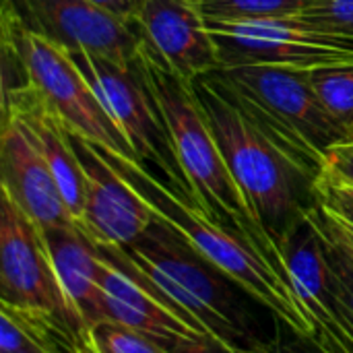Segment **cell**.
Listing matches in <instances>:
<instances>
[{
	"mask_svg": "<svg viewBox=\"0 0 353 353\" xmlns=\"http://www.w3.org/2000/svg\"><path fill=\"white\" fill-rule=\"evenodd\" d=\"M316 230L323 236L327 261H329V265H331V269H333V273H335V277L339 281L341 294H343V298H345V302H347V306H350V310H352L353 314V254L341 242H337L333 236L323 232L319 225H316Z\"/></svg>",
	"mask_w": 353,
	"mask_h": 353,
	"instance_id": "cell-23",
	"label": "cell"
},
{
	"mask_svg": "<svg viewBox=\"0 0 353 353\" xmlns=\"http://www.w3.org/2000/svg\"><path fill=\"white\" fill-rule=\"evenodd\" d=\"M316 199L327 213H331L335 219L353 228V188L319 178Z\"/></svg>",
	"mask_w": 353,
	"mask_h": 353,
	"instance_id": "cell-24",
	"label": "cell"
},
{
	"mask_svg": "<svg viewBox=\"0 0 353 353\" xmlns=\"http://www.w3.org/2000/svg\"><path fill=\"white\" fill-rule=\"evenodd\" d=\"M230 99L312 178H321L331 147L352 141L319 97L310 70L250 64L211 72Z\"/></svg>",
	"mask_w": 353,
	"mask_h": 353,
	"instance_id": "cell-4",
	"label": "cell"
},
{
	"mask_svg": "<svg viewBox=\"0 0 353 353\" xmlns=\"http://www.w3.org/2000/svg\"><path fill=\"white\" fill-rule=\"evenodd\" d=\"M87 353H93V352H91V347H89V350H87Z\"/></svg>",
	"mask_w": 353,
	"mask_h": 353,
	"instance_id": "cell-29",
	"label": "cell"
},
{
	"mask_svg": "<svg viewBox=\"0 0 353 353\" xmlns=\"http://www.w3.org/2000/svg\"><path fill=\"white\" fill-rule=\"evenodd\" d=\"M323 180L353 188V139L329 149L323 163Z\"/></svg>",
	"mask_w": 353,
	"mask_h": 353,
	"instance_id": "cell-25",
	"label": "cell"
},
{
	"mask_svg": "<svg viewBox=\"0 0 353 353\" xmlns=\"http://www.w3.org/2000/svg\"><path fill=\"white\" fill-rule=\"evenodd\" d=\"M137 27L145 41L184 81L221 68V58L196 0H145Z\"/></svg>",
	"mask_w": 353,
	"mask_h": 353,
	"instance_id": "cell-14",
	"label": "cell"
},
{
	"mask_svg": "<svg viewBox=\"0 0 353 353\" xmlns=\"http://www.w3.org/2000/svg\"><path fill=\"white\" fill-rule=\"evenodd\" d=\"M89 2L103 8L110 14L126 21V23L137 25V19L141 14V8H143L145 0H89Z\"/></svg>",
	"mask_w": 353,
	"mask_h": 353,
	"instance_id": "cell-28",
	"label": "cell"
},
{
	"mask_svg": "<svg viewBox=\"0 0 353 353\" xmlns=\"http://www.w3.org/2000/svg\"><path fill=\"white\" fill-rule=\"evenodd\" d=\"M2 39L17 50L27 83L46 99L50 110L72 134L124 159L139 161L124 132L110 118L87 77L66 50L25 29L4 8Z\"/></svg>",
	"mask_w": 353,
	"mask_h": 353,
	"instance_id": "cell-6",
	"label": "cell"
},
{
	"mask_svg": "<svg viewBox=\"0 0 353 353\" xmlns=\"http://www.w3.org/2000/svg\"><path fill=\"white\" fill-rule=\"evenodd\" d=\"M118 248L168 298L201 323L215 341L234 352H271L256 335L250 314L232 292V285L238 283L196 252L165 219L155 215L134 242Z\"/></svg>",
	"mask_w": 353,
	"mask_h": 353,
	"instance_id": "cell-5",
	"label": "cell"
},
{
	"mask_svg": "<svg viewBox=\"0 0 353 353\" xmlns=\"http://www.w3.org/2000/svg\"><path fill=\"white\" fill-rule=\"evenodd\" d=\"M0 172L2 192L8 194L14 205L39 225V230L77 223L62 199L48 161L25 126L10 112H2Z\"/></svg>",
	"mask_w": 353,
	"mask_h": 353,
	"instance_id": "cell-13",
	"label": "cell"
},
{
	"mask_svg": "<svg viewBox=\"0 0 353 353\" xmlns=\"http://www.w3.org/2000/svg\"><path fill=\"white\" fill-rule=\"evenodd\" d=\"M219 50L221 68L267 64L316 70L353 62V37L325 29L302 14L250 21H207Z\"/></svg>",
	"mask_w": 353,
	"mask_h": 353,
	"instance_id": "cell-8",
	"label": "cell"
},
{
	"mask_svg": "<svg viewBox=\"0 0 353 353\" xmlns=\"http://www.w3.org/2000/svg\"><path fill=\"white\" fill-rule=\"evenodd\" d=\"M139 62L168 124L176 157L192 190L196 207H201L217 223L248 240L290 281L283 256L254 219L225 163L207 112L196 95L194 83L178 77L145 41V37L139 52Z\"/></svg>",
	"mask_w": 353,
	"mask_h": 353,
	"instance_id": "cell-1",
	"label": "cell"
},
{
	"mask_svg": "<svg viewBox=\"0 0 353 353\" xmlns=\"http://www.w3.org/2000/svg\"><path fill=\"white\" fill-rule=\"evenodd\" d=\"M281 256L310 321L314 345L323 353H353V314L327 261L325 242L310 211L283 240Z\"/></svg>",
	"mask_w": 353,
	"mask_h": 353,
	"instance_id": "cell-10",
	"label": "cell"
},
{
	"mask_svg": "<svg viewBox=\"0 0 353 353\" xmlns=\"http://www.w3.org/2000/svg\"><path fill=\"white\" fill-rule=\"evenodd\" d=\"M25 29L56 43L68 54L85 52L118 64H132L143 46V33L89 0H4Z\"/></svg>",
	"mask_w": 353,
	"mask_h": 353,
	"instance_id": "cell-11",
	"label": "cell"
},
{
	"mask_svg": "<svg viewBox=\"0 0 353 353\" xmlns=\"http://www.w3.org/2000/svg\"><path fill=\"white\" fill-rule=\"evenodd\" d=\"M302 17L325 29L353 37V0H314Z\"/></svg>",
	"mask_w": 353,
	"mask_h": 353,
	"instance_id": "cell-22",
	"label": "cell"
},
{
	"mask_svg": "<svg viewBox=\"0 0 353 353\" xmlns=\"http://www.w3.org/2000/svg\"><path fill=\"white\" fill-rule=\"evenodd\" d=\"M310 79L325 108L353 130V62L310 70Z\"/></svg>",
	"mask_w": 353,
	"mask_h": 353,
	"instance_id": "cell-20",
	"label": "cell"
},
{
	"mask_svg": "<svg viewBox=\"0 0 353 353\" xmlns=\"http://www.w3.org/2000/svg\"><path fill=\"white\" fill-rule=\"evenodd\" d=\"M89 337L41 312L2 304L0 353H87Z\"/></svg>",
	"mask_w": 353,
	"mask_h": 353,
	"instance_id": "cell-18",
	"label": "cell"
},
{
	"mask_svg": "<svg viewBox=\"0 0 353 353\" xmlns=\"http://www.w3.org/2000/svg\"><path fill=\"white\" fill-rule=\"evenodd\" d=\"M87 337L93 353H170L153 337L116 321L95 323Z\"/></svg>",
	"mask_w": 353,
	"mask_h": 353,
	"instance_id": "cell-21",
	"label": "cell"
},
{
	"mask_svg": "<svg viewBox=\"0 0 353 353\" xmlns=\"http://www.w3.org/2000/svg\"><path fill=\"white\" fill-rule=\"evenodd\" d=\"M194 89L240 192L281 254L288 234L319 205L316 178L259 130L211 72L196 79Z\"/></svg>",
	"mask_w": 353,
	"mask_h": 353,
	"instance_id": "cell-2",
	"label": "cell"
},
{
	"mask_svg": "<svg viewBox=\"0 0 353 353\" xmlns=\"http://www.w3.org/2000/svg\"><path fill=\"white\" fill-rule=\"evenodd\" d=\"M70 56L87 77L110 118L124 132L126 141L137 153V159L145 168L153 165L159 170L176 194L194 203L192 190L176 157L168 124L145 79L139 58L132 64H118L85 52Z\"/></svg>",
	"mask_w": 353,
	"mask_h": 353,
	"instance_id": "cell-7",
	"label": "cell"
},
{
	"mask_svg": "<svg viewBox=\"0 0 353 353\" xmlns=\"http://www.w3.org/2000/svg\"><path fill=\"white\" fill-rule=\"evenodd\" d=\"M0 296L10 308L48 314L89 335L58 281L39 225L4 192L0 199Z\"/></svg>",
	"mask_w": 353,
	"mask_h": 353,
	"instance_id": "cell-9",
	"label": "cell"
},
{
	"mask_svg": "<svg viewBox=\"0 0 353 353\" xmlns=\"http://www.w3.org/2000/svg\"><path fill=\"white\" fill-rule=\"evenodd\" d=\"M161 345L170 353H244L228 350L225 345H221L219 341H215L211 337H201V339H174V341H165Z\"/></svg>",
	"mask_w": 353,
	"mask_h": 353,
	"instance_id": "cell-27",
	"label": "cell"
},
{
	"mask_svg": "<svg viewBox=\"0 0 353 353\" xmlns=\"http://www.w3.org/2000/svg\"><path fill=\"white\" fill-rule=\"evenodd\" d=\"M203 17L217 23H250L302 14L314 0H196Z\"/></svg>",
	"mask_w": 353,
	"mask_h": 353,
	"instance_id": "cell-19",
	"label": "cell"
},
{
	"mask_svg": "<svg viewBox=\"0 0 353 353\" xmlns=\"http://www.w3.org/2000/svg\"><path fill=\"white\" fill-rule=\"evenodd\" d=\"M2 112L14 114L25 126L35 147L48 161L72 219L79 223L85 209L87 180L68 128L29 83L2 93Z\"/></svg>",
	"mask_w": 353,
	"mask_h": 353,
	"instance_id": "cell-15",
	"label": "cell"
},
{
	"mask_svg": "<svg viewBox=\"0 0 353 353\" xmlns=\"http://www.w3.org/2000/svg\"><path fill=\"white\" fill-rule=\"evenodd\" d=\"M97 151L161 219H165L190 242L196 252L236 281L256 302L267 306L294 333L312 341V327L294 292V285L248 240L217 223L194 203L176 194L141 161L124 159L103 147H97Z\"/></svg>",
	"mask_w": 353,
	"mask_h": 353,
	"instance_id": "cell-3",
	"label": "cell"
},
{
	"mask_svg": "<svg viewBox=\"0 0 353 353\" xmlns=\"http://www.w3.org/2000/svg\"><path fill=\"white\" fill-rule=\"evenodd\" d=\"M41 234L58 281L72 308L85 321L87 329L95 323L108 321L105 300L99 285L101 259L97 244L83 232L79 223L48 228L41 230Z\"/></svg>",
	"mask_w": 353,
	"mask_h": 353,
	"instance_id": "cell-16",
	"label": "cell"
},
{
	"mask_svg": "<svg viewBox=\"0 0 353 353\" xmlns=\"http://www.w3.org/2000/svg\"><path fill=\"white\" fill-rule=\"evenodd\" d=\"M310 217H312V221L323 230V232H327L329 236H333L337 242H341L350 252L353 254V228L352 225H347V223H343V221H339V219H335L331 213H327L321 205H316L312 211H310Z\"/></svg>",
	"mask_w": 353,
	"mask_h": 353,
	"instance_id": "cell-26",
	"label": "cell"
},
{
	"mask_svg": "<svg viewBox=\"0 0 353 353\" xmlns=\"http://www.w3.org/2000/svg\"><path fill=\"white\" fill-rule=\"evenodd\" d=\"M99 285L105 300L108 321L122 323L134 331L153 337L159 343L174 339H201L209 337L192 329L178 314L168 310L157 298L141 288L132 277L101 261ZM213 339V337H211Z\"/></svg>",
	"mask_w": 353,
	"mask_h": 353,
	"instance_id": "cell-17",
	"label": "cell"
},
{
	"mask_svg": "<svg viewBox=\"0 0 353 353\" xmlns=\"http://www.w3.org/2000/svg\"><path fill=\"white\" fill-rule=\"evenodd\" d=\"M70 139L87 180L85 209L79 225L95 244L101 246H126L134 242L157 213L101 157L93 143L72 132Z\"/></svg>",
	"mask_w": 353,
	"mask_h": 353,
	"instance_id": "cell-12",
	"label": "cell"
}]
</instances>
